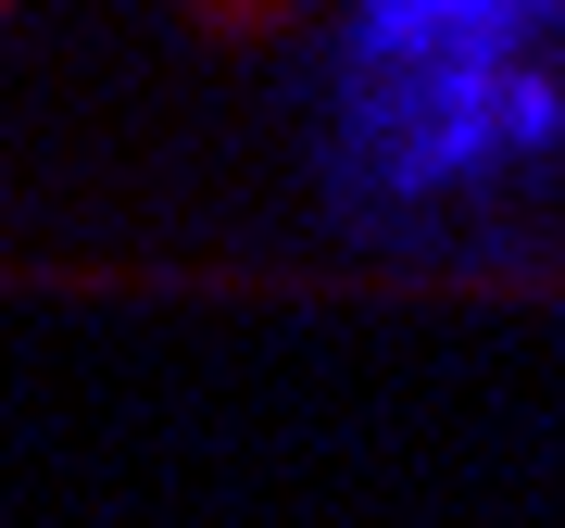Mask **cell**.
I'll return each instance as SVG.
<instances>
[{"label":"cell","mask_w":565,"mask_h":528,"mask_svg":"<svg viewBox=\"0 0 565 528\" xmlns=\"http://www.w3.org/2000/svg\"><path fill=\"white\" fill-rule=\"evenodd\" d=\"M315 163L364 240H440L565 189V0H340Z\"/></svg>","instance_id":"1"}]
</instances>
